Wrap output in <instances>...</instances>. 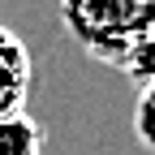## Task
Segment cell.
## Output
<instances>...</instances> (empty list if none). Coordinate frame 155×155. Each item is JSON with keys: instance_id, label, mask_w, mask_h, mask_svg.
I'll return each mask as SVG.
<instances>
[{"instance_id": "cell-1", "label": "cell", "mask_w": 155, "mask_h": 155, "mask_svg": "<svg viewBox=\"0 0 155 155\" xmlns=\"http://www.w3.org/2000/svg\"><path fill=\"white\" fill-rule=\"evenodd\" d=\"M61 17L91 61L121 69L129 48L155 30V0H73Z\"/></svg>"}, {"instance_id": "cell-2", "label": "cell", "mask_w": 155, "mask_h": 155, "mask_svg": "<svg viewBox=\"0 0 155 155\" xmlns=\"http://www.w3.org/2000/svg\"><path fill=\"white\" fill-rule=\"evenodd\" d=\"M30 82H35V65L26 43L9 26H0V121L22 112V104L30 99Z\"/></svg>"}, {"instance_id": "cell-3", "label": "cell", "mask_w": 155, "mask_h": 155, "mask_svg": "<svg viewBox=\"0 0 155 155\" xmlns=\"http://www.w3.org/2000/svg\"><path fill=\"white\" fill-rule=\"evenodd\" d=\"M43 125L26 112L0 121V155H43Z\"/></svg>"}, {"instance_id": "cell-4", "label": "cell", "mask_w": 155, "mask_h": 155, "mask_svg": "<svg viewBox=\"0 0 155 155\" xmlns=\"http://www.w3.org/2000/svg\"><path fill=\"white\" fill-rule=\"evenodd\" d=\"M121 73H125L138 91L155 86V30H151V35H142L138 43L129 48V56L121 61Z\"/></svg>"}, {"instance_id": "cell-5", "label": "cell", "mask_w": 155, "mask_h": 155, "mask_svg": "<svg viewBox=\"0 0 155 155\" xmlns=\"http://www.w3.org/2000/svg\"><path fill=\"white\" fill-rule=\"evenodd\" d=\"M134 138L147 151H155V86L138 91V104H134Z\"/></svg>"}]
</instances>
